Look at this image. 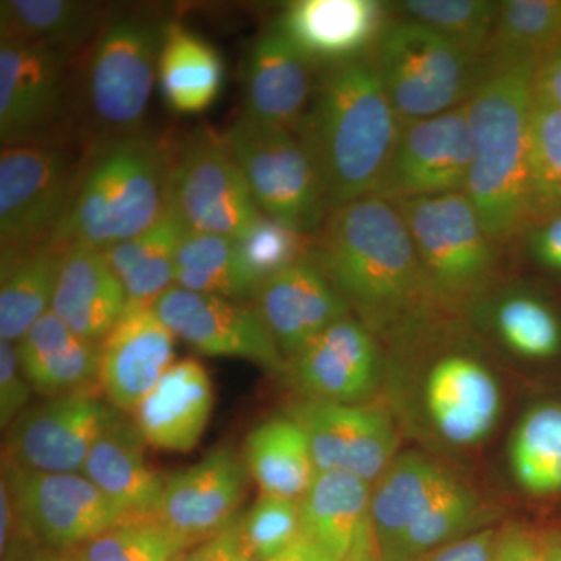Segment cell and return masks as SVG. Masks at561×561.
<instances>
[{"instance_id":"1","label":"cell","mask_w":561,"mask_h":561,"mask_svg":"<svg viewBox=\"0 0 561 561\" xmlns=\"http://www.w3.org/2000/svg\"><path fill=\"white\" fill-rule=\"evenodd\" d=\"M312 260L373 331L416 323L435 301L400 209L370 195L330 210Z\"/></svg>"},{"instance_id":"2","label":"cell","mask_w":561,"mask_h":561,"mask_svg":"<svg viewBox=\"0 0 561 561\" xmlns=\"http://www.w3.org/2000/svg\"><path fill=\"white\" fill-rule=\"evenodd\" d=\"M401 127L373 55L320 70L295 135L316 165L331 209L378 195Z\"/></svg>"},{"instance_id":"3","label":"cell","mask_w":561,"mask_h":561,"mask_svg":"<svg viewBox=\"0 0 561 561\" xmlns=\"http://www.w3.org/2000/svg\"><path fill=\"white\" fill-rule=\"evenodd\" d=\"M538 61L483 58L468 98L472 160L468 195L494 245H507L529 225L527 151Z\"/></svg>"},{"instance_id":"4","label":"cell","mask_w":561,"mask_h":561,"mask_svg":"<svg viewBox=\"0 0 561 561\" xmlns=\"http://www.w3.org/2000/svg\"><path fill=\"white\" fill-rule=\"evenodd\" d=\"M169 144L146 131L88 144L72 203L51 245L106 251L165 208Z\"/></svg>"},{"instance_id":"5","label":"cell","mask_w":561,"mask_h":561,"mask_svg":"<svg viewBox=\"0 0 561 561\" xmlns=\"http://www.w3.org/2000/svg\"><path fill=\"white\" fill-rule=\"evenodd\" d=\"M169 22L151 11L111 13L81 51L70 108L87 144L142 131Z\"/></svg>"},{"instance_id":"6","label":"cell","mask_w":561,"mask_h":561,"mask_svg":"<svg viewBox=\"0 0 561 561\" xmlns=\"http://www.w3.org/2000/svg\"><path fill=\"white\" fill-rule=\"evenodd\" d=\"M481 516L478 496L437 461L402 453L371 490V527L381 561H416L465 537Z\"/></svg>"},{"instance_id":"7","label":"cell","mask_w":561,"mask_h":561,"mask_svg":"<svg viewBox=\"0 0 561 561\" xmlns=\"http://www.w3.org/2000/svg\"><path fill=\"white\" fill-rule=\"evenodd\" d=\"M88 144L76 150L68 135L9 144L0 151L2 253L47 245L72 203Z\"/></svg>"},{"instance_id":"8","label":"cell","mask_w":561,"mask_h":561,"mask_svg":"<svg viewBox=\"0 0 561 561\" xmlns=\"http://www.w3.org/2000/svg\"><path fill=\"white\" fill-rule=\"evenodd\" d=\"M483 58L402 18L391 22L373 54L402 124L438 116L467 102Z\"/></svg>"},{"instance_id":"9","label":"cell","mask_w":561,"mask_h":561,"mask_svg":"<svg viewBox=\"0 0 561 561\" xmlns=\"http://www.w3.org/2000/svg\"><path fill=\"white\" fill-rule=\"evenodd\" d=\"M264 216L317 234L331 206L316 165L295 133L242 113L221 135Z\"/></svg>"},{"instance_id":"10","label":"cell","mask_w":561,"mask_h":561,"mask_svg":"<svg viewBox=\"0 0 561 561\" xmlns=\"http://www.w3.org/2000/svg\"><path fill=\"white\" fill-rule=\"evenodd\" d=\"M435 300H467L486 286L496 245L465 192L393 202Z\"/></svg>"},{"instance_id":"11","label":"cell","mask_w":561,"mask_h":561,"mask_svg":"<svg viewBox=\"0 0 561 561\" xmlns=\"http://www.w3.org/2000/svg\"><path fill=\"white\" fill-rule=\"evenodd\" d=\"M165 205L187 230L231 239L262 214L224 138L208 128L169 149Z\"/></svg>"},{"instance_id":"12","label":"cell","mask_w":561,"mask_h":561,"mask_svg":"<svg viewBox=\"0 0 561 561\" xmlns=\"http://www.w3.org/2000/svg\"><path fill=\"white\" fill-rule=\"evenodd\" d=\"M14 511L25 531L57 552H70L128 522L81 472L3 467Z\"/></svg>"},{"instance_id":"13","label":"cell","mask_w":561,"mask_h":561,"mask_svg":"<svg viewBox=\"0 0 561 561\" xmlns=\"http://www.w3.org/2000/svg\"><path fill=\"white\" fill-rule=\"evenodd\" d=\"M124 416L91 391L32 405L11 423L3 467L36 472H81L92 446Z\"/></svg>"},{"instance_id":"14","label":"cell","mask_w":561,"mask_h":561,"mask_svg":"<svg viewBox=\"0 0 561 561\" xmlns=\"http://www.w3.org/2000/svg\"><path fill=\"white\" fill-rule=\"evenodd\" d=\"M72 58L28 41L0 38L2 146L68 135Z\"/></svg>"},{"instance_id":"15","label":"cell","mask_w":561,"mask_h":561,"mask_svg":"<svg viewBox=\"0 0 561 561\" xmlns=\"http://www.w3.org/2000/svg\"><path fill=\"white\" fill-rule=\"evenodd\" d=\"M153 309L176 339L203 356L249 360L280 378L290 370L256 308L172 286Z\"/></svg>"},{"instance_id":"16","label":"cell","mask_w":561,"mask_h":561,"mask_svg":"<svg viewBox=\"0 0 561 561\" xmlns=\"http://www.w3.org/2000/svg\"><path fill=\"white\" fill-rule=\"evenodd\" d=\"M472 160L467 103L402 124L378 197L390 202L467 190Z\"/></svg>"},{"instance_id":"17","label":"cell","mask_w":561,"mask_h":561,"mask_svg":"<svg viewBox=\"0 0 561 561\" xmlns=\"http://www.w3.org/2000/svg\"><path fill=\"white\" fill-rule=\"evenodd\" d=\"M286 413L305 431L317 472H350L371 483L397 459V432L381 409L305 398Z\"/></svg>"},{"instance_id":"18","label":"cell","mask_w":561,"mask_h":561,"mask_svg":"<svg viewBox=\"0 0 561 561\" xmlns=\"http://www.w3.org/2000/svg\"><path fill=\"white\" fill-rule=\"evenodd\" d=\"M379 0H298L276 28L317 70L371 57L393 18Z\"/></svg>"},{"instance_id":"19","label":"cell","mask_w":561,"mask_h":561,"mask_svg":"<svg viewBox=\"0 0 561 561\" xmlns=\"http://www.w3.org/2000/svg\"><path fill=\"white\" fill-rule=\"evenodd\" d=\"M249 478L238 454L214 449L198 463L165 478L160 522L201 545L239 518Z\"/></svg>"},{"instance_id":"20","label":"cell","mask_w":561,"mask_h":561,"mask_svg":"<svg viewBox=\"0 0 561 561\" xmlns=\"http://www.w3.org/2000/svg\"><path fill=\"white\" fill-rule=\"evenodd\" d=\"M175 334L153 306L128 305L101 345V383L110 404L131 413L175 362Z\"/></svg>"},{"instance_id":"21","label":"cell","mask_w":561,"mask_h":561,"mask_svg":"<svg viewBox=\"0 0 561 561\" xmlns=\"http://www.w3.org/2000/svg\"><path fill=\"white\" fill-rule=\"evenodd\" d=\"M291 370L306 398L360 404L381 382V351L360 320L345 317L306 346Z\"/></svg>"},{"instance_id":"22","label":"cell","mask_w":561,"mask_h":561,"mask_svg":"<svg viewBox=\"0 0 561 561\" xmlns=\"http://www.w3.org/2000/svg\"><path fill=\"white\" fill-rule=\"evenodd\" d=\"M254 300L279 350L291 359L321 332L350 317L351 309L312 256L267 280Z\"/></svg>"},{"instance_id":"23","label":"cell","mask_w":561,"mask_h":561,"mask_svg":"<svg viewBox=\"0 0 561 561\" xmlns=\"http://www.w3.org/2000/svg\"><path fill=\"white\" fill-rule=\"evenodd\" d=\"M424 402L435 430L457 446L485 440L502 411L497 379L481 360L467 354H448L432 365Z\"/></svg>"},{"instance_id":"24","label":"cell","mask_w":561,"mask_h":561,"mask_svg":"<svg viewBox=\"0 0 561 561\" xmlns=\"http://www.w3.org/2000/svg\"><path fill=\"white\" fill-rule=\"evenodd\" d=\"M319 70L272 25L247 55L243 114L297 133L316 91Z\"/></svg>"},{"instance_id":"25","label":"cell","mask_w":561,"mask_h":561,"mask_svg":"<svg viewBox=\"0 0 561 561\" xmlns=\"http://www.w3.org/2000/svg\"><path fill=\"white\" fill-rule=\"evenodd\" d=\"M214 408L208 371L194 357L173 362L133 411L147 445L168 453L197 448Z\"/></svg>"},{"instance_id":"26","label":"cell","mask_w":561,"mask_h":561,"mask_svg":"<svg viewBox=\"0 0 561 561\" xmlns=\"http://www.w3.org/2000/svg\"><path fill=\"white\" fill-rule=\"evenodd\" d=\"M306 537L337 561L373 553L370 483L343 471L317 472L300 500Z\"/></svg>"},{"instance_id":"27","label":"cell","mask_w":561,"mask_h":561,"mask_svg":"<svg viewBox=\"0 0 561 561\" xmlns=\"http://www.w3.org/2000/svg\"><path fill=\"white\" fill-rule=\"evenodd\" d=\"M146 445L135 421L122 416L92 446L81 470L128 522L160 519L165 478L147 463Z\"/></svg>"},{"instance_id":"28","label":"cell","mask_w":561,"mask_h":561,"mask_svg":"<svg viewBox=\"0 0 561 561\" xmlns=\"http://www.w3.org/2000/svg\"><path fill=\"white\" fill-rule=\"evenodd\" d=\"M127 291L103 251L65 249L51 311L87 341L101 343L127 311Z\"/></svg>"},{"instance_id":"29","label":"cell","mask_w":561,"mask_h":561,"mask_svg":"<svg viewBox=\"0 0 561 561\" xmlns=\"http://www.w3.org/2000/svg\"><path fill=\"white\" fill-rule=\"evenodd\" d=\"M16 351L32 389L50 400L91 391L99 382L101 345L80 337L51 309L16 342Z\"/></svg>"},{"instance_id":"30","label":"cell","mask_w":561,"mask_h":561,"mask_svg":"<svg viewBox=\"0 0 561 561\" xmlns=\"http://www.w3.org/2000/svg\"><path fill=\"white\" fill-rule=\"evenodd\" d=\"M110 14L108 7L83 0H2L0 38L28 41L79 57Z\"/></svg>"},{"instance_id":"31","label":"cell","mask_w":561,"mask_h":561,"mask_svg":"<svg viewBox=\"0 0 561 561\" xmlns=\"http://www.w3.org/2000/svg\"><path fill=\"white\" fill-rule=\"evenodd\" d=\"M225 66L208 41L169 22L158 65V87L169 110L198 114L213 105L224 88Z\"/></svg>"},{"instance_id":"32","label":"cell","mask_w":561,"mask_h":561,"mask_svg":"<svg viewBox=\"0 0 561 561\" xmlns=\"http://www.w3.org/2000/svg\"><path fill=\"white\" fill-rule=\"evenodd\" d=\"M186 225L168 205L146 231L103 251L130 305L153 306L175 286V261Z\"/></svg>"},{"instance_id":"33","label":"cell","mask_w":561,"mask_h":561,"mask_svg":"<svg viewBox=\"0 0 561 561\" xmlns=\"http://www.w3.org/2000/svg\"><path fill=\"white\" fill-rule=\"evenodd\" d=\"M65 249L47 245L2 253L0 337L20 342L51 309Z\"/></svg>"},{"instance_id":"34","label":"cell","mask_w":561,"mask_h":561,"mask_svg":"<svg viewBox=\"0 0 561 561\" xmlns=\"http://www.w3.org/2000/svg\"><path fill=\"white\" fill-rule=\"evenodd\" d=\"M245 465L262 494L300 501L317 476L311 446L297 421L276 416L251 431Z\"/></svg>"},{"instance_id":"35","label":"cell","mask_w":561,"mask_h":561,"mask_svg":"<svg viewBox=\"0 0 561 561\" xmlns=\"http://www.w3.org/2000/svg\"><path fill=\"white\" fill-rule=\"evenodd\" d=\"M175 286L236 302L256 297L249 273L239 260L234 239L187 231L175 261Z\"/></svg>"},{"instance_id":"36","label":"cell","mask_w":561,"mask_h":561,"mask_svg":"<svg viewBox=\"0 0 561 561\" xmlns=\"http://www.w3.org/2000/svg\"><path fill=\"white\" fill-rule=\"evenodd\" d=\"M516 482L535 496L561 491V404L534 405L516 424L508 443Z\"/></svg>"},{"instance_id":"37","label":"cell","mask_w":561,"mask_h":561,"mask_svg":"<svg viewBox=\"0 0 561 561\" xmlns=\"http://www.w3.org/2000/svg\"><path fill=\"white\" fill-rule=\"evenodd\" d=\"M527 205L529 225L561 213V108L535 92L527 151Z\"/></svg>"},{"instance_id":"38","label":"cell","mask_w":561,"mask_h":561,"mask_svg":"<svg viewBox=\"0 0 561 561\" xmlns=\"http://www.w3.org/2000/svg\"><path fill=\"white\" fill-rule=\"evenodd\" d=\"M561 44V0H502L489 55L540 61Z\"/></svg>"},{"instance_id":"39","label":"cell","mask_w":561,"mask_h":561,"mask_svg":"<svg viewBox=\"0 0 561 561\" xmlns=\"http://www.w3.org/2000/svg\"><path fill=\"white\" fill-rule=\"evenodd\" d=\"M494 332L516 356L546 360L561 351V320L549 302L516 290L502 295L493 306Z\"/></svg>"},{"instance_id":"40","label":"cell","mask_w":561,"mask_h":561,"mask_svg":"<svg viewBox=\"0 0 561 561\" xmlns=\"http://www.w3.org/2000/svg\"><path fill=\"white\" fill-rule=\"evenodd\" d=\"M402 20L416 22L463 47L485 57L493 36L500 2L493 0H404L394 3Z\"/></svg>"},{"instance_id":"41","label":"cell","mask_w":561,"mask_h":561,"mask_svg":"<svg viewBox=\"0 0 561 561\" xmlns=\"http://www.w3.org/2000/svg\"><path fill=\"white\" fill-rule=\"evenodd\" d=\"M194 546L160 519H135L66 553L72 561H180Z\"/></svg>"},{"instance_id":"42","label":"cell","mask_w":561,"mask_h":561,"mask_svg":"<svg viewBox=\"0 0 561 561\" xmlns=\"http://www.w3.org/2000/svg\"><path fill=\"white\" fill-rule=\"evenodd\" d=\"M234 242L239 260L257 290L291 265L308 260L316 245L312 236L264 214L239 234Z\"/></svg>"},{"instance_id":"43","label":"cell","mask_w":561,"mask_h":561,"mask_svg":"<svg viewBox=\"0 0 561 561\" xmlns=\"http://www.w3.org/2000/svg\"><path fill=\"white\" fill-rule=\"evenodd\" d=\"M243 552L251 561H268L300 538V501L261 494L239 522Z\"/></svg>"},{"instance_id":"44","label":"cell","mask_w":561,"mask_h":561,"mask_svg":"<svg viewBox=\"0 0 561 561\" xmlns=\"http://www.w3.org/2000/svg\"><path fill=\"white\" fill-rule=\"evenodd\" d=\"M32 386L25 379L18 359L16 343L0 341V426L11 423L27 409Z\"/></svg>"},{"instance_id":"45","label":"cell","mask_w":561,"mask_h":561,"mask_svg":"<svg viewBox=\"0 0 561 561\" xmlns=\"http://www.w3.org/2000/svg\"><path fill=\"white\" fill-rule=\"evenodd\" d=\"M523 236L530 260L542 272L561 279V213L534 221Z\"/></svg>"},{"instance_id":"46","label":"cell","mask_w":561,"mask_h":561,"mask_svg":"<svg viewBox=\"0 0 561 561\" xmlns=\"http://www.w3.org/2000/svg\"><path fill=\"white\" fill-rule=\"evenodd\" d=\"M491 561H548L546 538L523 526H508L496 534Z\"/></svg>"},{"instance_id":"47","label":"cell","mask_w":561,"mask_h":561,"mask_svg":"<svg viewBox=\"0 0 561 561\" xmlns=\"http://www.w3.org/2000/svg\"><path fill=\"white\" fill-rule=\"evenodd\" d=\"M494 538H496V531L479 530L448 542L416 561H491Z\"/></svg>"},{"instance_id":"48","label":"cell","mask_w":561,"mask_h":561,"mask_svg":"<svg viewBox=\"0 0 561 561\" xmlns=\"http://www.w3.org/2000/svg\"><path fill=\"white\" fill-rule=\"evenodd\" d=\"M534 92L561 108V44L538 61Z\"/></svg>"},{"instance_id":"49","label":"cell","mask_w":561,"mask_h":561,"mask_svg":"<svg viewBox=\"0 0 561 561\" xmlns=\"http://www.w3.org/2000/svg\"><path fill=\"white\" fill-rule=\"evenodd\" d=\"M241 518V516H239ZM239 518L232 522L231 526L220 531L216 537L209 538V540L201 542V545L194 546L190 551L181 557L180 561H220L227 551L228 545L232 540L236 527H238Z\"/></svg>"},{"instance_id":"50","label":"cell","mask_w":561,"mask_h":561,"mask_svg":"<svg viewBox=\"0 0 561 561\" xmlns=\"http://www.w3.org/2000/svg\"><path fill=\"white\" fill-rule=\"evenodd\" d=\"M268 561H337L330 556L323 548H320L311 538L300 535L297 541L280 552L279 556L273 557Z\"/></svg>"},{"instance_id":"51","label":"cell","mask_w":561,"mask_h":561,"mask_svg":"<svg viewBox=\"0 0 561 561\" xmlns=\"http://www.w3.org/2000/svg\"><path fill=\"white\" fill-rule=\"evenodd\" d=\"M239 522H241V518H239ZM220 561H251L249 556H247L242 549L241 534H239V523L238 527H236L234 535H232V540L230 545H228L227 551H225Z\"/></svg>"},{"instance_id":"52","label":"cell","mask_w":561,"mask_h":561,"mask_svg":"<svg viewBox=\"0 0 561 561\" xmlns=\"http://www.w3.org/2000/svg\"><path fill=\"white\" fill-rule=\"evenodd\" d=\"M548 561H561V534L546 538Z\"/></svg>"},{"instance_id":"53","label":"cell","mask_w":561,"mask_h":561,"mask_svg":"<svg viewBox=\"0 0 561 561\" xmlns=\"http://www.w3.org/2000/svg\"><path fill=\"white\" fill-rule=\"evenodd\" d=\"M35 561H72L66 552L47 553V556L39 557Z\"/></svg>"},{"instance_id":"54","label":"cell","mask_w":561,"mask_h":561,"mask_svg":"<svg viewBox=\"0 0 561 561\" xmlns=\"http://www.w3.org/2000/svg\"><path fill=\"white\" fill-rule=\"evenodd\" d=\"M348 561H381V560H379V557L373 556V553H367V556L353 557V559H350Z\"/></svg>"}]
</instances>
